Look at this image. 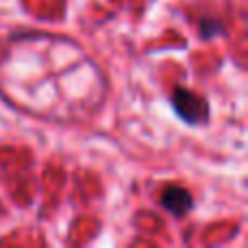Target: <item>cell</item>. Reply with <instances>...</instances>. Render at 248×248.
<instances>
[{"instance_id":"obj_4","label":"cell","mask_w":248,"mask_h":248,"mask_svg":"<svg viewBox=\"0 0 248 248\" xmlns=\"http://www.w3.org/2000/svg\"><path fill=\"white\" fill-rule=\"evenodd\" d=\"M220 33H224V29L218 24L216 20H202V24H201V35L205 39H211L214 35H220Z\"/></svg>"},{"instance_id":"obj_1","label":"cell","mask_w":248,"mask_h":248,"mask_svg":"<svg viewBox=\"0 0 248 248\" xmlns=\"http://www.w3.org/2000/svg\"><path fill=\"white\" fill-rule=\"evenodd\" d=\"M0 87L35 116L72 120L100 107L107 81L74 42L52 35H24L2 55Z\"/></svg>"},{"instance_id":"obj_3","label":"cell","mask_w":248,"mask_h":248,"mask_svg":"<svg viewBox=\"0 0 248 248\" xmlns=\"http://www.w3.org/2000/svg\"><path fill=\"white\" fill-rule=\"evenodd\" d=\"M161 205H163V209H168L172 216H183L192 209L194 198L185 187L170 185V187H166L161 194Z\"/></svg>"},{"instance_id":"obj_2","label":"cell","mask_w":248,"mask_h":248,"mask_svg":"<svg viewBox=\"0 0 248 248\" xmlns=\"http://www.w3.org/2000/svg\"><path fill=\"white\" fill-rule=\"evenodd\" d=\"M172 105H174L176 116H181L187 124H202L209 120V105L202 96L194 94V92L185 90V87H176L172 94Z\"/></svg>"}]
</instances>
